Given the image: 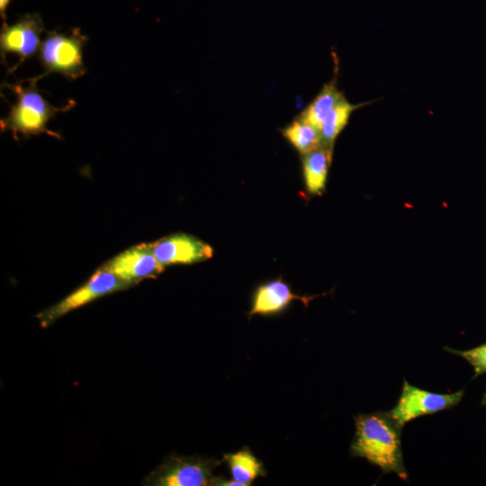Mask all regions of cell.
I'll return each instance as SVG.
<instances>
[{
	"mask_svg": "<svg viewBox=\"0 0 486 486\" xmlns=\"http://www.w3.org/2000/svg\"><path fill=\"white\" fill-rule=\"evenodd\" d=\"M281 131L302 156L323 144L320 130L300 114Z\"/></svg>",
	"mask_w": 486,
	"mask_h": 486,
	"instance_id": "4fadbf2b",
	"label": "cell"
},
{
	"mask_svg": "<svg viewBox=\"0 0 486 486\" xmlns=\"http://www.w3.org/2000/svg\"><path fill=\"white\" fill-rule=\"evenodd\" d=\"M343 97V93L338 90L337 82L333 80L323 86L320 93L300 115L320 130L328 112Z\"/></svg>",
	"mask_w": 486,
	"mask_h": 486,
	"instance_id": "9a60e30c",
	"label": "cell"
},
{
	"mask_svg": "<svg viewBox=\"0 0 486 486\" xmlns=\"http://www.w3.org/2000/svg\"><path fill=\"white\" fill-rule=\"evenodd\" d=\"M318 295H299L292 292L288 284L277 278L258 285L252 295L251 308L248 312L250 319L255 315L273 316L284 311L294 301H301L307 308Z\"/></svg>",
	"mask_w": 486,
	"mask_h": 486,
	"instance_id": "30bf717a",
	"label": "cell"
},
{
	"mask_svg": "<svg viewBox=\"0 0 486 486\" xmlns=\"http://www.w3.org/2000/svg\"><path fill=\"white\" fill-rule=\"evenodd\" d=\"M221 461L228 464L231 478L243 486L251 485L258 477L266 475L263 463L247 446L237 452L225 454Z\"/></svg>",
	"mask_w": 486,
	"mask_h": 486,
	"instance_id": "7c38bea8",
	"label": "cell"
},
{
	"mask_svg": "<svg viewBox=\"0 0 486 486\" xmlns=\"http://www.w3.org/2000/svg\"><path fill=\"white\" fill-rule=\"evenodd\" d=\"M463 396V390L442 394L415 387L404 381L397 404L388 412L403 428L408 422L421 416L454 408L459 404Z\"/></svg>",
	"mask_w": 486,
	"mask_h": 486,
	"instance_id": "8992f818",
	"label": "cell"
},
{
	"mask_svg": "<svg viewBox=\"0 0 486 486\" xmlns=\"http://www.w3.org/2000/svg\"><path fill=\"white\" fill-rule=\"evenodd\" d=\"M446 349L464 358L473 367L474 376L486 373V344L465 351L448 347H446Z\"/></svg>",
	"mask_w": 486,
	"mask_h": 486,
	"instance_id": "2e32d148",
	"label": "cell"
},
{
	"mask_svg": "<svg viewBox=\"0 0 486 486\" xmlns=\"http://www.w3.org/2000/svg\"><path fill=\"white\" fill-rule=\"evenodd\" d=\"M158 262L165 267L171 265H190L212 256V248L197 238L176 233L149 243Z\"/></svg>",
	"mask_w": 486,
	"mask_h": 486,
	"instance_id": "9c48e42d",
	"label": "cell"
},
{
	"mask_svg": "<svg viewBox=\"0 0 486 486\" xmlns=\"http://www.w3.org/2000/svg\"><path fill=\"white\" fill-rule=\"evenodd\" d=\"M305 187L312 195L321 194L332 158V148L322 144L320 148L302 156Z\"/></svg>",
	"mask_w": 486,
	"mask_h": 486,
	"instance_id": "8fae6325",
	"label": "cell"
},
{
	"mask_svg": "<svg viewBox=\"0 0 486 486\" xmlns=\"http://www.w3.org/2000/svg\"><path fill=\"white\" fill-rule=\"evenodd\" d=\"M222 461L200 456L169 455L151 472L145 484L153 486L214 485V470Z\"/></svg>",
	"mask_w": 486,
	"mask_h": 486,
	"instance_id": "277c9868",
	"label": "cell"
},
{
	"mask_svg": "<svg viewBox=\"0 0 486 486\" xmlns=\"http://www.w3.org/2000/svg\"><path fill=\"white\" fill-rule=\"evenodd\" d=\"M45 32L43 22L39 14H26L15 23L8 26L4 23L0 33V54L5 62L8 53L16 54L19 63L10 71L17 69L26 59L38 54L41 40L40 35Z\"/></svg>",
	"mask_w": 486,
	"mask_h": 486,
	"instance_id": "52a82bcc",
	"label": "cell"
},
{
	"mask_svg": "<svg viewBox=\"0 0 486 486\" xmlns=\"http://www.w3.org/2000/svg\"><path fill=\"white\" fill-rule=\"evenodd\" d=\"M87 40L79 29L70 34L49 32L38 52L44 73L33 78L38 81L50 73H58L69 81L83 76L86 73L83 50Z\"/></svg>",
	"mask_w": 486,
	"mask_h": 486,
	"instance_id": "3957f363",
	"label": "cell"
},
{
	"mask_svg": "<svg viewBox=\"0 0 486 486\" xmlns=\"http://www.w3.org/2000/svg\"><path fill=\"white\" fill-rule=\"evenodd\" d=\"M103 266L130 286L144 279L156 278L165 268L156 258L149 243L131 247Z\"/></svg>",
	"mask_w": 486,
	"mask_h": 486,
	"instance_id": "ba28073f",
	"label": "cell"
},
{
	"mask_svg": "<svg viewBox=\"0 0 486 486\" xmlns=\"http://www.w3.org/2000/svg\"><path fill=\"white\" fill-rule=\"evenodd\" d=\"M482 403H483V404H486V393H485L484 396H483Z\"/></svg>",
	"mask_w": 486,
	"mask_h": 486,
	"instance_id": "ac0fdd59",
	"label": "cell"
},
{
	"mask_svg": "<svg viewBox=\"0 0 486 486\" xmlns=\"http://www.w3.org/2000/svg\"><path fill=\"white\" fill-rule=\"evenodd\" d=\"M28 81L30 85L26 87L20 84H4L15 94L16 103L11 106L8 115L1 120L2 130H11L14 135L20 133L24 137L45 132L57 136L48 130L49 122L57 113L74 107L76 103L69 100L65 106L55 107L40 94L36 86L37 80L31 78Z\"/></svg>",
	"mask_w": 486,
	"mask_h": 486,
	"instance_id": "7a4b0ae2",
	"label": "cell"
},
{
	"mask_svg": "<svg viewBox=\"0 0 486 486\" xmlns=\"http://www.w3.org/2000/svg\"><path fill=\"white\" fill-rule=\"evenodd\" d=\"M356 433L350 446L353 457L366 459L382 473H395L407 480L400 444L401 427L389 412L358 414L355 418Z\"/></svg>",
	"mask_w": 486,
	"mask_h": 486,
	"instance_id": "6da1fadb",
	"label": "cell"
},
{
	"mask_svg": "<svg viewBox=\"0 0 486 486\" xmlns=\"http://www.w3.org/2000/svg\"><path fill=\"white\" fill-rule=\"evenodd\" d=\"M365 104H351L345 96L341 98L328 112L322 122L320 130L322 143L333 148L337 137L346 126L353 112Z\"/></svg>",
	"mask_w": 486,
	"mask_h": 486,
	"instance_id": "5bb4252c",
	"label": "cell"
},
{
	"mask_svg": "<svg viewBox=\"0 0 486 486\" xmlns=\"http://www.w3.org/2000/svg\"><path fill=\"white\" fill-rule=\"evenodd\" d=\"M130 285L104 266L91 278L59 302L44 310L37 318L42 327H48L58 318L104 295L121 291Z\"/></svg>",
	"mask_w": 486,
	"mask_h": 486,
	"instance_id": "5b68a950",
	"label": "cell"
},
{
	"mask_svg": "<svg viewBox=\"0 0 486 486\" xmlns=\"http://www.w3.org/2000/svg\"><path fill=\"white\" fill-rule=\"evenodd\" d=\"M9 3L10 0H0V14L4 21H5V10Z\"/></svg>",
	"mask_w": 486,
	"mask_h": 486,
	"instance_id": "e0dca14e",
	"label": "cell"
}]
</instances>
